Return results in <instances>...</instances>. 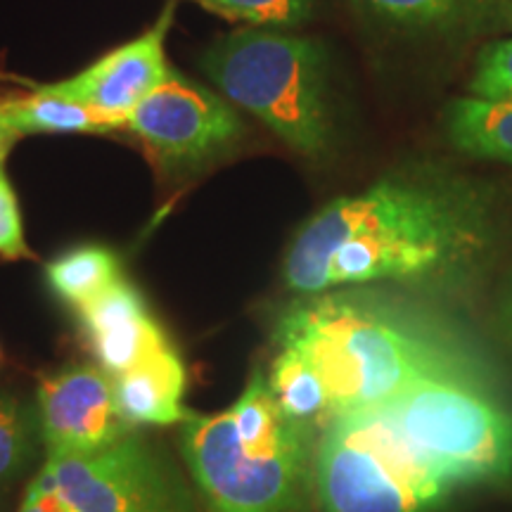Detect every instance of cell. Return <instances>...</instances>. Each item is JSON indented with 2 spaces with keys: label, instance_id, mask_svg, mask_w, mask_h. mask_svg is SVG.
I'll list each match as a JSON object with an SVG mask.
<instances>
[{
  "label": "cell",
  "instance_id": "obj_1",
  "mask_svg": "<svg viewBox=\"0 0 512 512\" xmlns=\"http://www.w3.org/2000/svg\"><path fill=\"white\" fill-rule=\"evenodd\" d=\"M501 219L491 190L434 169L392 171L337 197L297 230L283 261L297 297L342 287H470L491 264Z\"/></svg>",
  "mask_w": 512,
  "mask_h": 512
},
{
  "label": "cell",
  "instance_id": "obj_2",
  "mask_svg": "<svg viewBox=\"0 0 512 512\" xmlns=\"http://www.w3.org/2000/svg\"><path fill=\"white\" fill-rule=\"evenodd\" d=\"M273 342L318 370L335 418L382 406L430 377H489L444 323L370 287L297 297L275 320Z\"/></svg>",
  "mask_w": 512,
  "mask_h": 512
},
{
  "label": "cell",
  "instance_id": "obj_3",
  "mask_svg": "<svg viewBox=\"0 0 512 512\" xmlns=\"http://www.w3.org/2000/svg\"><path fill=\"white\" fill-rule=\"evenodd\" d=\"M181 451L209 512H309L320 430L275 403L264 368L228 411L188 413Z\"/></svg>",
  "mask_w": 512,
  "mask_h": 512
},
{
  "label": "cell",
  "instance_id": "obj_4",
  "mask_svg": "<svg viewBox=\"0 0 512 512\" xmlns=\"http://www.w3.org/2000/svg\"><path fill=\"white\" fill-rule=\"evenodd\" d=\"M204 74L290 150L323 159L335 143L328 55L313 38L242 27L202 55Z\"/></svg>",
  "mask_w": 512,
  "mask_h": 512
},
{
  "label": "cell",
  "instance_id": "obj_5",
  "mask_svg": "<svg viewBox=\"0 0 512 512\" xmlns=\"http://www.w3.org/2000/svg\"><path fill=\"white\" fill-rule=\"evenodd\" d=\"M453 494L382 406L337 415L320 434L316 503L323 512H437Z\"/></svg>",
  "mask_w": 512,
  "mask_h": 512
},
{
  "label": "cell",
  "instance_id": "obj_6",
  "mask_svg": "<svg viewBox=\"0 0 512 512\" xmlns=\"http://www.w3.org/2000/svg\"><path fill=\"white\" fill-rule=\"evenodd\" d=\"M382 408L453 491L512 482V408L489 380L430 377Z\"/></svg>",
  "mask_w": 512,
  "mask_h": 512
},
{
  "label": "cell",
  "instance_id": "obj_7",
  "mask_svg": "<svg viewBox=\"0 0 512 512\" xmlns=\"http://www.w3.org/2000/svg\"><path fill=\"white\" fill-rule=\"evenodd\" d=\"M31 484L55 512H200L171 458L136 430L102 451L48 458Z\"/></svg>",
  "mask_w": 512,
  "mask_h": 512
},
{
  "label": "cell",
  "instance_id": "obj_8",
  "mask_svg": "<svg viewBox=\"0 0 512 512\" xmlns=\"http://www.w3.org/2000/svg\"><path fill=\"white\" fill-rule=\"evenodd\" d=\"M124 131L166 174H188L238 143L245 124L226 100L171 69L169 79L128 114Z\"/></svg>",
  "mask_w": 512,
  "mask_h": 512
},
{
  "label": "cell",
  "instance_id": "obj_9",
  "mask_svg": "<svg viewBox=\"0 0 512 512\" xmlns=\"http://www.w3.org/2000/svg\"><path fill=\"white\" fill-rule=\"evenodd\" d=\"M36 411L48 458L86 456L133 432L114 399L112 377L95 363H69L41 375Z\"/></svg>",
  "mask_w": 512,
  "mask_h": 512
},
{
  "label": "cell",
  "instance_id": "obj_10",
  "mask_svg": "<svg viewBox=\"0 0 512 512\" xmlns=\"http://www.w3.org/2000/svg\"><path fill=\"white\" fill-rule=\"evenodd\" d=\"M171 22H174V3L166 5L157 22L133 41L110 50L69 79L46 83L41 91L79 102L102 117L119 121L124 128L128 114L169 79L166 36Z\"/></svg>",
  "mask_w": 512,
  "mask_h": 512
},
{
  "label": "cell",
  "instance_id": "obj_11",
  "mask_svg": "<svg viewBox=\"0 0 512 512\" xmlns=\"http://www.w3.org/2000/svg\"><path fill=\"white\" fill-rule=\"evenodd\" d=\"M88 354L102 373L117 377L171 339L136 285L119 280L76 311Z\"/></svg>",
  "mask_w": 512,
  "mask_h": 512
},
{
  "label": "cell",
  "instance_id": "obj_12",
  "mask_svg": "<svg viewBox=\"0 0 512 512\" xmlns=\"http://www.w3.org/2000/svg\"><path fill=\"white\" fill-rule=\"evenodd\" d=\"M354 5L382 27L453 46L512 36V0H354Z\"/></svg>",
  "mask_w": 512,
  "mask_h": 512
},
{
  "label": "cell",
  "instance_id": "obj_13",
  "mask_svg": "<svg viewBox=\"0 0 512 512\" xmlns=\"http://www.w3.org/2000/svg\"><path fill=\"white\" fill-rule=\"evenodd\" d=\"M185 384V363L174 342L150 351L126 373L112 377L119 411L133 427L183 422L188 415L183 408Z\"/></svg>",
  "mask_w": 512,
  "mask_h": 512
},
{
  "label": "cell",
  "instance_id": "obj_14",
  "mask_svg": "<svg viewBox=\"0 0 512 512\" xmlns=\"http://www.w3.org/2000/svg\"><path fill=\"white\" fill-rule=\"evenodd\" d=\"M444 131L463 155L512 166V102L463 95L446 107Z\"/></svg>",
  "mask_w": 512,
  "mask_h": 512
},
{
  "label": "cell",
  "instance_id": "obj_15",
  "mask_svg": "<svg viewBox=\"0 0 512 512\" xmlns=\"http://www.w3.org/2000/svg\"><path fill=\"white\" fill-rule=\"evenodd\" d=\"M124 280L121 259L105 245H79L46 264L48 290L74 311Z\"/></svg>",
  "mask_w": 512,
  "mask_h": 512
},
{
  "label": "cell",
  "instance_id": "obj_16",
  "mask_svg": "<svg viewBox=\"0 0 512 512\" xmlns=\"http://www.w3.org/2000/svg\"><path fill=\"white\" fill-rule=\"evenodd\" d=\"M268 387L287 418L323 432L335 420V411L318 370L290 347H280L268 370Z\"/></svg>",
  "mask_w": 512,
  "mask_h": 512
},
{
  "label": "cell",
  "instance_id": "obj_17",
  "mask_svg": "<svg viewBox=\"0 0 512 512\" xmlns=\"http://www.w3.org/2000/svg\"><path fill=\"white\" fill-rule=\"evenodd\" d=\"M3 107L19 136H38V133H46V136H67V133L107 136V133L124 131L119 121L102 117L79 102L57 98L41 88L24 98H5Z\"/></svg>",
  "mask_w": 512,
  "mask_h": 512
},
{
  "label": "cell",
  "instance_id": "obj_18",
  "mask_svg": "<svg viewBox=\"0 0 512 512\" xmlns=\"http://www.w3.org/2000/svg\"><path fill=\"white\" fill-rule=\"evenodd\" d=\"M41 441L36 408L17 396H0V486L24 475L34 463Z\"/></svg>",
  "mask_w": 512,
  "mask_h": 512
},
{
  "label": "cell",
  "instance_id": "obj_19",
  "mask_svg": "<svg viewBox=\"0 0 512 512\" xmlns=\"http://www.w3.org/2000/svg\"><path fill=\"white\" fill-rule=\"evenodd\" d=\"M202 5L249 27L292 29L311 17L316 0H202Z\"/></svg>",
  "mask_w": 512,
  "mask_h": 512
},
{
  "label": "cell",
  "instance_id": "obj_20",
  "mask_svg": "<svg viewBox=\"0 0 512 512\" xmlns=\"http://www.w3.org/2000/svg\"><path fill=\"white\" fill-rule=\"evenodd\" d=\"M467 95L479 100L512 102V36L496 38L479 48Z\"/></svg>",
  "mask_w": 512,
  "mask_h": 512
},
{
  "label": "cell",
  "instance_id": "obj_21",
  "mask_svg": "<svg viewBox=\"0 0 512 512\" xmlns=\"http://www.w3.org/2000/svg\"><path fill=\"white\" fill-rule=\"evenodd\" d=\"M0 259H34V252L24 238L22 211H19L17 192L5 174V164H0Z\"/></svg>",
  "mask_w": 512,
  "mask_h": 512
},
{
  "label": "cell",
  "instance_id": "obj_22",
  "mask_svg": "<svg viewBox=\"0 0 512 512\" xmlns=\"http://www.w3.org/2000/svg\"><path fill=\"white\" fill-rule=\"evenodd\" d=\"M19 138H22V136H19L17 128L10 124L8 114H5L3 100H0V164H5V157H8L12 145H15Z\"/></svg>",
  "mask_w": 512,
  "mask_h": 512
},
{
  "label": "cell",
  "instance_id": "obj_23",
  "mask_svg": "<svg viewBox=\"0 0 512 512\" xmlns=\"http://www.w3.org/2000/svg\"><path fill=\"white\" fill-rule=\"evenodd\" d=\"M17 512H55L53 508H50L48 498L41 494V491L36 489L34 484H29L27 494H24L22 498V505H19Z\"/></svg>",
  "mask_w": 512,
  "mask_h": 512
},
{
  "label": "cell",
  "instance_id": "obj_24",
  "mask_svg": "<svg viewBox=\"0 0 512 512\" xmlns=\"http://www.w3.org/2000/svg\"><path fill=\"white\" fill-rule=\"evenodd\" d=\"M503 325H505V330H508L510 337H512V285H510V290H508V294H505V299H503Z\"/></svg>",
  "mask_w": 512,
  "mask_h": 512
},
{
  "label": "cell",
  "instance_id": "obj_25",
  "mask_svg": "<svg viewBox=\"0 0 512 512\" xmlns=\"http://www.w3.org/2000/svg\"><path fill=\"white\" fill-rule=\"evenodd\" d=\"M0 363H3V351H0Z\"/></svg>",
  "mask_w": 512,
  "mask_h": 512
},
{
  "label": "cell",
  "instance_id": "obj_26",
  "mask_svg": "<svg viewBox=\"0 0 512 512\" xmlns=\"http://www.w3.org/2000/svg\"><path fill=\"white\" fill-rule=\"evenodd\" d=\"M197 3H202V0H197Z\"/></svg>",
  "mask_w": 512,
  "mask_h": 512
},
{
  "label": "cell",
  "instance_id": "obj_27",
  "mask_svg": "<svg viewBox=\"0 0 512 512\" xmlns=\"http://www.w3.org/2000/svg\"><path fill=\"white\" fill-rule=\"evenodd\" d=\"M0 512H3V510H0Z\"/></svg>",
  "mask_w": 512,
  "mask_h": 512
}]
</instances>
